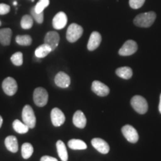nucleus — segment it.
Listing matches in <instances>:
<instances>
[{
    "instance_id": "nucleus-33",
    "label": "nucleus",
    "mask_w": 161,
    "mask_h": 161,
    "mask_svg": "<svg viewBox=\"0 0 161 161\" xmlns=\"http://www.w3.org/2000/svg\"><path fill=\"white\" fill-rule=\"evenodd\" d=\"M159 111L161 114V94H160V103H159Z\"/></svg>"
},
{
    "instance_id": "nucleus-32",
    "label": "nucleus",
    "mask_w": 161,
    "mask_h": 161,
    "mask_svg": "<svg viewBox=\"0 0 161 161\" xmlns=\"http://www.w3.org/2000/svg\"><path fill=\"white\" fill-rule=\"evenodd\" d=\"M40 161H58L57 159L53 158V157H50V156H43L41 158H40Z\"/></svg>"
},
{
    "instance_id": "nucleus-23",
    "label": "nucleus",
    "mask_w": 161,
    "mask_h": 161,
    "mask_svg": "<svg viewBox=\"0 0 161 161\" xmlns=\"http://www.w3.org/2000/svg\"><path fill=\"white\" fill-rule=\"evenodd\" d=\"M13 128L16 132L19 134H26L29 131V126L26 125L23 122H21L19 119H16L13 122Z\"/></svg>"
},
{
    "instance_id": "nucleus-10",
    "label": "nucleus",
    "mask_w": 161,
    "mask_h": 161,
    "mask_svg": "<svg viewBox=\"0 0 161 161\" xmlns=\"http://www.w3.org/2000/svg\"><path fill=\"white\" fill-rule=\"evenodd\" d=\"M60 41V36L58 32L56 31H49L47 32L44 38V43L47 44L50 46L52 51H54L58 47Z\"/></svg>"
},
{
    "instance_id": "nucleus-7",
    "label": "nucleus",
    "mask_w": 161,
    "mask_h": 161,
    "mask_svg": "<svg viewBox=\"0 0 161 161\" xmlns=\"http://www.w3.org/2000/svg\"><path fill=\"white\" fill-rule=\"evenodd\" d=\"M122 133L128 142L136 143L139 140V135L136 130L130 125H126L122 128Z\"/></svg>"
},
{
    "instance_id": "nucleus-25",
    "label": "nucleus",
    "mask_w": 161,
    "mask_h": 161,
    "mask_svg": "<svg viewBox=\"0 0 161 161\" xmlns=\"http://www.w3.org/2000/svg\"><path fill=\"white\" fill-rule=\"evenodd\" d=\"M34 19L31 17V15H24L22 17L21 22H20V25H21L22 29H30L33 26Z\"/></svg>"
},
{
    "instance_id": "nucleus-3",
    "label": "nucleus",
    "mask_w": 161,
    "mask_h": 161,
    "mask_svg": "<svg viewBox=\"0 0 161 161\" xmlns=\"http://www.w3.org/2000/svg\"><path fill=\"white\" fill-rule=\"evenodd\" d=\"M22 118L23 122L29 128H34L36 125V116L32 108L29 104L24 107L22 112Z\"/></svg>"
},
{
    "instance_id": "nucleus-28",
    "label": "nucleus",
    "mask_w": 161,
    "mask_h": 161,
    "mask_svg": "<svg viewBox=\"0 0 161 161\" xmlns=\"http://www.w3.org/2000/svg\"><path fill=\"white\" fill-rule=\"evenodd\" d=\"M49 5V0H39L36 4L35 9L37 13H42Z\"/></svg>"
},
{
    "instance_id": "nucleus-30",
    "label": "nucleus",
    "mask_w": 161,
    "mask_h": 161,
    "mask_svg": "<svg viewBox=\"0 0 161 161\" xmlns=\"http://www.w3.org/2000/svg\"><path fill=\"white\" fill-rule=\"evenodd\" d=\"M146 0H129V5L133 9H138L144 5Z\"/></svg>"
},
{
    "instance_id": "nucleus-21",
    "label": "nucleus",
    "mask_w": 161,
    "mask_h": 161,
    "mask_svg": "<svg viewBox=\"0 0 161 161\" xmlns=\"http://www.w3.org/2000/svg\"><path fill=\"white\" fill-rule=\"evenodd\" d=\"M116 74L119 78L128 80L132 77L133 71L131 68L128 67V66H122V67L118 68L116 70Z\"/></svg>"
},
{
    "instance_id": "nucleus-27",
    "label": "nucleus",
    "mask_w": 161,
    "mask_h": 161,
    "mask_svg": "<svg viewBox=\"0 0 161 161\" xmlns=\"http://www.w3.org/2000/svg\"><path fill=\"white\" fill-rule=\"evenodd\" d=\"M11 60L14 65L20 66L23 64V53L20 52H17L14 54L11 57Z\"/></svg>"
},
{
    "instance_id": "nucleus-22",
    "label": "nucleus",
    "mask_w": 161,
    "mask_h": 161,
    "mask_svg": "<svg viewBox=\"0 0 161 161\" xmlns=\"http://www.w3.org/2000/svg\"><path fill=\"white\" fill-rule=\"evenodd\" d=\"M68 146L72 150H84L87 148V146L84 141L78 140V139H72L68 142Z\"/></svg>"
},
{
    "instance_id": "nucleus-36",
    "label": "nucleus",
    "mask_w": 161,
    "mask_h": 161,
    "mask_svg": "<svg viewBox=\"0 0 161 161\" xmlns=\"http://www.w3.org/2000/svg\"><path fill=\"white\" fill-rule=\"evenodd\" d=\"M1 25H2V23H1V21H0V26H1Z\"/></svg>"
},
{
    "instance_id": "nucleus-1",
    "label": "nucleus",
    "mask_w": 161,
    "mask_h": 161,
    "mask_svg": "<svg viewBox=\"0 0 161 161\" xmlns=\"http://www.w3.org/2000/svg\"><path fill=\"white\" fill-rule=\"evenodd\" d=\"M155 19L156 14L154 12H146L136 16L134 19V23L138 27L148 28L152 25V24L155 21Z\"/></svg>"
},
{
    "instance_id": "nucleus-12",
    "label": "nucleus",
    "mask_w": 161,
    "mask_h": 161,
    "mask_svg": "<svg viewBox=\"0 0 161 161\" xmlns=\"http://www.w3.org/2000/svg\"><path fill=\"white\" fill-rule=\"evenodd\" d=\"M65 115L59 108H55L51 111V120L54 126L59 127L65 122Z\"/></svg>"
},
{
    "instance_id": "nucleus-2",
    "label": "nucleus",
    "mask_w": 161,
    "mask_h": 161,
    "mask_svg": "<svg viewBox=\"0 0 161 161\" xmlns=\"http://www.w3.org/2000/svg\"><path fill=\"white\" fill-rule=\"evenodd\" d=\"M84 29L76 23H72L66 31V39L69 43H75L83 35Z\"/></svg>"
},
{
    "instance_id": "nucleus-15",
    "label": "nucleus",
    "mask_w": 161,
    "mask_h": 161,
    "mask_svg": "<svg viewBox=\"0 0 161 161\" xmlns=\"http://www.w3.org/2000/svg\"><path fill=\"white\" fill-rule=\"evenodd\" d=\"M102 42V36L98 31H93L90 35L87 43V49L89 51H94L99 46Z\"/></svg>"
},
{
    "instance_id": "nucleus-5",
    "label": "nucleus",
    "mask_w": 161,
    "mask_h": 161,
    "mask_svg": "<svg viewBox=\"0 0 161 161\" xmlns=\"http://www.w3.org/2000/svg\"><path fill=\"white\" fill-rule=\"evenodd\" d=\"M130 104L135 111L140 114H146L148 110V103L146 98L141 96H134L130 100Z\"/></svg>"
},
{
    "instance_id": "nucleus-17",
    "label": "nucleus",
    "mask_w": 161,
    "mask_h": 161,
    "mask_svg": "<svg viewBox=\"0 0 161 161\" xmlns=\"http://www.w3.org/2000/svg\"><path fill=\"white\" fill-rule=\"evenodd\" d=\"M5 145L6 148L12 153H16L18 151V141L14 136H8L5 138Z\"/></svg>"
},
{
    "instance_id": "nucleus-13",
    "label": "nucleus",
    "mask_w": 161,
    "mask_h": 161,
    "mask_svg": "<svg viewBox=\"0 0 161 161\" xmlns=\"http://www.w3.org/2000/svg\"><path fill=\"white\" fill-rule=\"evenodd\" d=\"M92 146L102 154H108L110 151V147L106 141L101 138H93L91 141Z\"/></svg>"
},
{
    "instance_id": "nucleus-18",
    "label": "nucleus",
    "mask_w": 161,
    "mask_h": 161,
    "mask_svg": "<svg viewBox=\"0 0 161 161\" xmlns=\"http://www.w3.org/2000/svg\"><path fill=\"white\" fill-rule=\"evenodd\" d=\"M12 31L9 28L0 29V43L3 46H9L11 43Z\"/></svg>"
},
{
    "instance_id": "nucleus-34",
    "label": "nucleus",
    "mask_w": 161,
    "mask_h": 161,
    "mask_svg": "<svg viewBox=\"0 0 161 161\" xmlns=\"http://www.w3.org/2000/svg\"><path fill=\"white\" fill-rule=\"evenodd\" d=\"M3 117H2V116H0V128H1L2 125H3Z\"/></svg>"
},
{
    "instance_id": "nucleus-26",
    "label": "nucleus",
    "mask_w": 161,
    "mask_h": 161,
    "mask_svg": "<svg viewBox=\"0 0 161 161\" xmlns=\"http://www.w3.org/2000/svg\"><path fill=\"white\" fill-rule=\"evenodd\" d=\"M16 42L20 46H28L32 43V38L30 35H17L16 37Z\"/></svg>"
},
{
    "instance_id": "nucleus-16",
    "label": "nucleus",
    "mask_w": 161,
    "mask_h": 161,
    "mask_svg": "<svg viewBox=\"0 0 161 161\" xmlns=\"http://www.w3.org/2000/svg\"><path fill=\"white\" fill-rule=\"evenodd\" d=\"M72 122L75 126L78 128H84L86 125V119L81 110H77L73 115Z\"/></svg>"
},
{
    "instance_id": "nucleus-14",
    "label": "nucleus",
    "mask_w": 161,
    "mask_h": 161,
    "mask_svg": "<svg viewBox=\"0 0 161 161\" xmlns=\"http://www.w3.org/2000/svg\"><path fill=\"white\" fill-rule=\"evenodd\" d=\"M55 83L60 88H67L70 84V78L64 72H59L55 78Z\"/></svg>"
},
{
    "instance_id": "nucleus-19",
    "label": "nucleus",
    "mask_w": 161,
    "mask_h": 161,
    "mask_svg": "<svg viewBox=\"0 0 161 161\" xmlns=\"http://www.w3.org/2000/svg\"><path fill=\"white\" fill-rule=\"evenodd\" d=\"M56 148H57L58 154L60 160L62 161L68 160V153L66 150V147L64 142L61 140H58L56 143Z\"/></svg>"
},
{
    "instance_id": "nucleus-20",
    "label": "nucleus",
    "mask_w": 161,
    "mask_h": 161,
    "mask_svg": "<svg viewBox=\"0 0 161 161\" xmlns=\"http://www.w3.org/2000/svg\"><path fill=\"white\" fill-rule=\"evenodd\" d=\"M51 52H52V50L50 46H48L47 44L43 43L36 49L35 55L37 58H43L46 57Z\"/></svg>"
},
{
    "instance_id": "nucleus-35",
    "label": "nucleus",
    "mask_w": 161,
    "mask_h": 161,
    "mask_svg": "<svg viewBox=\"0 0 161 161\" xmlns=\"http://www.w3.org/2000/svg\"><path fill=\"white\" fill-rule=\"evenodd\" d=\"M14 5H17V2H14Z\"/></svg>"
},
{
    "instance_id": "nucleus-4",
    "label": "nucleus",
    "mask_w": 161,
    "mask_h": 161,
    "mask_svg": "<svg viewBox=\"0 0 161 161\" xmlns=\"http://www.w3.org/2000/svg\"><path fill=\"white\" fill-rule=\"evenodd\" d=\"M33 99L35 104L38 107H44L46 105L49 99V94L46 89L43 87L36 88L34 91Z\"/></svg>"
},
{
    "instance_id": "nucleus-8",
    "label": "nucleus",
    "mask_w": 161,
    "mask_h": 161,
    "mask_svg": "<svg viewBox=\"0 0 161 161\" xmlns=\"http://www.w3.org/2000/svg\"><path fill=\"white\" fill-rule=\"evenodd\" d=\"M137 44L135 41L131 40H127L123 44V46L121 47L119 51V54L122 56H129L135 53L137 51Z\"/></svg>"
},
{
    "instance_id": "nucleus-6",
    "label": "nucleus",
    "mask_w": 161,
    "mask_h": 161,
    "mask_svg": "<svg viewBox=\"0 0 161 161\" xmlns=\"http://www.w3.org/2000/svg\"><path fill=\"white\" fill-rule=\"evenodd\" d=\"M3 90L6 95L12 96L17 92L18 90L17 83L14 78L8 77L4 79L3 82Z\"/></svg>"
},
{
    "instance_id": "nucleus-29",
    "label": "nucleus",
    "mask_w": 161,
    "mask_h": 161,
    "mask_svg": "<svg viewBox=\"0 0 161 161\" xmlns=\"http://www.w3.org/2000/svg\"><path fill=\"white\" fill-rule=\"evenodd\" d=\"M31 17H33V19H35V21L37 22V23L39 24L43 23V19H44L43 12H42V13H37V12L35 11V7H34L31 9Z\"/></svg>"
},
{
    "instance_id": "nucleus-24",
    "label": "nucleus",
    "mask_w": 161,
    "mask_h": 161,
    "mask_svg": "<svg viewBox=\"0 0 161 161\" xmlns=\"http://www.w3.org/2000/svg\"><path fill=\"white\" fill-rule=\"evenodd\" d=\"M22 156L24 159H29L31 157L34 152V148L29 142H25L22 146Z\"/></svg>"
},
{
    "instance_id": "nucleus-11",
    "label": "nucleus",
    "mask_w": 161,
    "mask_h": 161,
    "mask_svg": "<svg viewBox=\"0 0 161 161\" xmlns=\"http://www.w3.org/2000/svg\"><path fill=\"white\" fill-rule=\"evenodd\" d=\"M67 23V16L64 12L60 11L52 19V25L55 29H63Z\"/></svg>"
},
{
    "instance_id": "nucleus-31",
    "label": "nucleus",
    "mask_w": 161,
    "mask_h": 161,
    "mask_svg": "<svg viewBox=\"0 0 161 161\" xmlns=\"http://www.w3.org/2000/svg\"><path fill=\"white\" fill-rule=\"evenodd\" d=\"M11 10V8L7 4L1 3L0 4V15H5L8 14Z\"/></svg>"
},
{
    "instance_id": "nucleus-9",
    "label": "nucleus",
    "mask_w": 161,
    "mask_h": 161,
    "mask_svg": "<svg viewBox=\"0 0 161 161\" xmlns=\"http://www.w3.org/2000/svg\"><path fill=\"white\" fill-rule=\"evenodd\" d=\"M91 89L94 93L101 97L108 96L110 92L109 87L99 80H94L92 82Z\"/></svg>"
}]
</instances>
